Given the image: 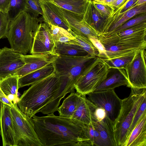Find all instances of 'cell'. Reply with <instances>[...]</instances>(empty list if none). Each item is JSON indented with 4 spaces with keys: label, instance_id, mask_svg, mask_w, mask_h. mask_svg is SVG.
<instances>
[{
    "label": "cell",
    "instance_id": "cell-20",
    "mask_svg": "<svg viewBox=\"0 0 146 146\" xmlns=\"http://www.w3.org/2000/svg\"><path fill=\"white\" fill-rule=\"evenodd\" d=\"M102 140L103 146H117L114 122L106 115L104 118L94 123Z\"/></svg>",
    "mask_w": 146,
    "mask_h": 146
},
{
    "label": "cell",
    "instance_id": "cell-28",
    "mask_svg": "<svg viewBox=\"0 0 146 146\" xmlns=\"http://www.w3.org/2000/svg\"><path fill=\"white\" fill-rule=\"evenodd\" d=\"M48 24L55 47L59 43L66 42L74 38L75 35L64 28L50 24Z\"/></svg>",
    "mask_w": 146,
    "mask_h": 146
},
{
    "label": "cell",
    "instance_id": "cell-25",
    "mask_svg": "<svg viewBox=\"0 0 146 146\" xmlns=\"http://www.w3.org/2000/svg\"><path fill=\"white\" fill-rule=\"evenodd\" d=\"M81 95L75 92H71L63 101L57 111L59 116L72 118L80 102Z\"/></svg>",
    "mask_w": 146,
    "mask_h": 146
},
{
    "label": "cell",
    "instance_id": "cell-35",
    "mask_svg": "<svg viewBox=\"0 0 146 146\" xmlns=\"http://www.w3.org/2000/svg\"><path fill=\"white\" fill-rule=\"evenodd\" d=\"M145 112H146V97L145 98L143 99L135 114L128 132L127 139Z\"/></svg>",
    "mask_w": 146,
    "mask_h": 146
},
{
    "label": "cell",
    "instance_id": "cell-41",
    "mask_svg": "<svg viewBox=\"0 0 146 146\" xmlns=\"http://www.w3.org/2000/svg\"><path fill=\"white\" fill-rule=\"evenodd\" d=\"M95 114L98 121L102 120L107 115L105 110L102 108L99 107H97L96 108Z\"/></svg>",
    "mask_w": 146,
    "mask_h": 146
},
{
    "label": "cell",
    "instance_id": "cell-36",
    "mask_svg": "<svg viewBox=\"0 0 146 146\" xmlns=\"http://www.w3.org/2000/svg\"><path fill=\"white\" fill-rule=\"evenodd\" d=\"M92 1L93 5L98 11L106 18L111 16L114 13L115 9L113 6Z\"/></svg>",
    "mask_w": 146,
    "mask_h": 146
},
{
    "label": "cell",
    "instance_id": "cell-1",
    "mask_svg": "<svg viewBox=\"0 0 146 146\" xmlns=\"http://www.w3.org/2000/svg\"><path fill=\"white\" fill-rule=\"evenodd\" d=\"M35 130L43 146H93L87 133V125L72 118L54 113L33 117Z\"/></svg>",
    "mask_w": 146,
    "mask_h": 146
},
{
    "label": "cell",
    "instance_id": "cell-39",
    "mask_svg": "<svg viewBox=\"0 0 146 146\" xmlns=\"http://www.w3.org/2000/svg\"><path fill=\"white\" fill-rule=\"evenodd\" d=\"M137 1V0H127L122 6L116 9L113 14L122 13L127 11L130 9Z\"/></svg>",
    "mask_w": 146,
    "mask_h": 146
},
{
    "label": "cell",
    "instance_id": "cell-9",
    "mask_svg": "<svg viewBox=\"0 0 146 146\" xmlns=\"http://www.w3.org/2000/svg\"><path fill=\"white\" fill-rule=\"evenodd\" d=\"M88 95V99L97 107L104 109L108 116L114 122L119 113L122 100L114 89L94 91Z\"/></svg>",
    "mask_w": 146,
    "mask_h": 146
},
{
    "label": "cell",
    "instance_id": "cell-23",
    "mask_svg": "<svg viewBox=\"0 0 146 146\" xmlns=\"http://www.w3.org/2000/svg\"><path fill=\"white\" fill-rule=\"evenodd\" d=\"M106 19L95 8L91 0H89L83 19L100 35L102 34L103 27Z\"/></svg>",
    "mask_w": 146,
    "mask_h": 146
},
{
    "label": "cell",
    "instance_id": "cell-44",
    "mask_svg": "<svg viewBox=\"0 0 146 146\" xmlns=\"http://www.w3.org/2000/svg\"><path fill=\"white\" fill-rule=\"evenodd\" d=\"M127 0H116L113 6L115 9L119 8L123 5Z\"/></svg>",
    "mask_w": 146,
    "mask_h": 146
},
{
    "label": "cell",
    "instance_id": "cell-7",
    "mask_svg": "<svg viewBox=\"0 0 146 146\" xmlns=\"http://www.w3.org/2000/svg\"><path fill=\"white\" fill-rule=\"evenodd\" d=\"M109 69L102 59L98 57L75 84L76 92L82 95H86L94 91L106 78Z\"/></svg>",
    "mask_w": 146,
    "mask_h": 146
},
{
    "label": "cell",
    "instance_id": "cell-27",
    "mask_svg": "<svg viewBox=\"0 0 146 146\" xmlns=\"http://www.w3.org/2000/svg\"><path fill=\"white\" fill-rule=\"evenodd\" d=\"M61 8L84 15L89 0H48Z\"/></svg>",
    "mask_w": 146,
    "mask_h": 146
},
{
    "label": "cell",
    "instance_id": "cell-30",
    "mask_svg": "<svg viewBox=\"0 0 146 146\" xmlns=\"http://www.w3.org/2000/svg\"><path fill=\"white\" fill-rule=\"evenodd\" d=\"M136 51L114 58L102 59L110 68H123L125 69L127 66L133 58Z\"/></svg>",
    "mask_w": 146,
    "mask_h": 146
},
{
    "label": "cell",
    "instance_id": "cell-21",
    "mask_svg": "<svg viewBox=\"0 0 146 146\" xmlns=\"http://www.w3.org/2000/svg\"><path fill=\"white\" fill-rule=\"evenodd\" d=\"M124 146H146V112L131 131Z\"/></svg>",
    "mask_w": 146,
    "mask_h": 146
},
{
    "label": "cell",
    "instance_id": "cell-11",
    "mask_svg": "<svg viewBox=\"0 0 146 146\" xmlns=\"http://www.w3.org/2000/svg\"><path fill=\"white\" fill-rule=\"evenodd\" d=\"M54 48L49 25L45 22H40L34 37L30 53H49L58 56Z\"/></svg>",
    "mask_w": 146,
    "mask_h": 146
},
{
    "label": "cell",
    "instance_id": "cell-40",
    "mask_svg": "<svg viewBox=\"0 0 146 146\" xmlns=\"http://www.w3.org/2000/svg\"><path fill=\"white\" fill-rule=\"evenodd\" d=\"M10 0H0V11L7 14Z\"/></svg>",
    "mask_w": 146,
    "mask_h": 146
},
{
    "label": "cell",
    "instance_id": "cell-42",
    "mask_svg": "<svg viewBox=\"0 0 146 146\" xmlns=\"http://www.w3.org/2000/svg\"><path fill=\"white\" fill-rule=\"evenodd\" d=\"M0 102L11 107L13 103L11 101L0 88Z\"/></svg>",
    "mask_w": 146,
    "mask_h": 146
},
{
    "label": "cell",
    "instance_id": "cell-5",
    "mask_svg": "<svg viewBox=\"0 0 146 146\" xmlns=\"http://www.w3.org/2000/svg\"><path fill=\"white\" fill-rule=\"evenodd\" d=\"M131 89L129 96L122 100L119 113L114 122L117 146H125L128 132L135 114L143 99L146 97V88Z\"/></svg>",
    "mask_w": 146,
    "mask_h": 146
},
{
    "label": "cell",
    "instance_id": "cell-33",
    "mask_svg": "<svg viewBox=\"0 0 146 146\" xmlns=\"http://www.w3.org/2000/svg\"><path fill=\"white\" fill-rule=\"evenodd\" d=\"M94 123L87 125V131L88 137L93 146H103L102 140Z\"/></svg>",
    "mask_w": 146,
    "mask_h": 146
},
{
    "label": "cell",
    "instance_id": "cell-37",
    "mask_svg": "<svg viewBox=\"0 0 146 146\" xmlns=\"http://www.w3.org/2000/svg\"><path fill=\"white\" fill-rule=\"evenodd\" d=\"M10 22L7 14L0 11V39L6 38Z\"/></svg>",
    "mask_w": 146,
    "mask_h": 146
},
{
    "label": "cell",
    "instance_id": "cell-17",
    "mask_svg": "<svg viewBox=\"0 0 146 146\" xmlns=\"http://www.w3.org/2000/svg\"><path fill=\"white\" fill-rule=\"evenodd\" d=\"M60 7L70 29L75 35L87 38L89 36L99 38V34L83 19L84 15L74 13Z\"/></svg>",
    "mask_w": 146,
    "mask_h": 146
},
{
    "label": "cell",
    "instance_id": "cell-12",
    "mask_svg": "<svg viewBox=\"0 0 146 146\" xmlns=\"http://www.w3.org/2000/svg\"><path fill=\"white\" fill-rule=\"evenodd\" d=\"M146 35V22L114 33L102 34L99 38L102 41L113 43H125Z\"/></svg>",
    "mask_w": 146,
    "mask_h": 146
},
{
    "label": "cell",
    "instance_id": "cell-8",
    "mask_svg": "<svg viewBox=\"0 0 146 146\" xmlns=\"http://www.w3.org/2000/svg\"><path fill=\"white\" fill-rule=\"evenodd\" d=\"M146 48L137 50L133 58L125 69L128 84L131 88H146Z\"/></svg>",
    "mask_w": 146,
    "mask_h": 146
},
{
    "label": "cell",
    "instance_id": "cell-14",
    "mask_svg": "<svg viewBox=\"0 0 146 146\" xmlns=\"http://www.w3.org/2000/svg\"><path fill=\"white\" fill-rule=\"evenodd\" d=\"M145 13L146 3L138 6H134L133 5L125 12L113 14L105 19L102 34L111 33L135 15Z\"/></svg>",
    "mask_w": 146,
    "mask_h": 146
},
{
    "label": "cell",
    "instance_id": "cell-22",
    "mask_svg": "<svg viewBox=\"0 0 146 146\" xmlns=\"http://www.w3.org/2000/svg\"><path fill=\"white\" fill-rule=\"evenodd\" d=\"M54 72V68L52 63L19 78L18 88L32 85Z\"/></svg>",
    "mask_w": 146,
    "mask_h": 146
},
{
    "label": "cell",
    "instance_id": "cell-16",
    "mask_svg": "<svg viewBox=\"0 0 146 146\" xmlns=\"http://www.w3.org/2000/svg\"><path fill=\"white\" fill-rule=\"evenodd\" d=\"M57 56L49 53L23 55L25 64L15 75L19 78L40 68L53 63Z\"/></svg>",
    "mask_w": 146,
    "mask_h": 146
},
{
    "label": "cell",
    "instance_id": "cell-34",
    "mask_svg": "<svg viewBox=\"0 0 146 146\" xmlns=\"http://www.w3.org/2000/svg\"><path fill=\"white\" fill-rule=\"evenodd\" d=\"M25 11L35 17H37L39 15H42L40 0H27Z\"/></svg>",
    "mask_w": 146,
    "mask_h": 146
},
{
    "label": "cell",
    "instance_id": "cell-32",
    "mask_svg": "<svg viewBox=\"0 0 146 146\" xmlns=\"http://www.w3.org/2000/svg\"><path fill=\"white\" fill-rule=\"evenodd\" d=\"M145 22H146V13L138 14L127 21L121 26L110 33H114L120 31Z\"/></svg>",
    "mask_w": 146,
    "mask_h": 146
},
{
    "label": "cell",
    "instance_id": "cell-24",
    "mask_svg": "<svg viewBox=\"0 0 146 146\" xmlns=\"http://www.w3.org/2000/svg\"><path fill=\"white\" fill-rule=\"evenodd\" d=\"M19 77L13 75L7 77L0 80V88L8 99L14 104H17L18 97Z\"/></svg>",
    "mask_w": 146,
    "mask_h": 146
},
{
    "label": "cell",
    "instance_id": "cell-43",
    "mask_svg": "<svg viewBox=\"0 0 146 146\" xmlns=\"http://www.w3.org/2000/svg\"><path fill=\"white\" fill-rule=\"evenodd\" d=\"M97 3L113 6L116 0H91Z\"/></svg>",
    "mask_w": 146,
    "mask_h": 146
},
{
    "label": "cell",
    "instance_id": "cell-3",
    "mask_svg": "<svg viewBox=\"0 0 146 146\" xmlns=\"http://www.w3.org/2000/svg\"><path fill=\"white\" fill-rule=\"evenodd\" d=\"M41 22L37 17L25 11L10 21L6 38L11 48L23 55L30 52L35 33Z\"/></svg>",
    "mask_w": 146,
    "mask_h": 146
},
{
    "label": "cell",
    "instance_id": "cell-4",
    "mask_svg": "<svg viewBox=\"0 0 146 146\" xmlns=\"http://www.w3.org/2000/svg\"><path fill=\"white\" fill-rule=\"evenodd\" d=\"M98 57L90 55L83 57H56L52 63L55 72L60 80L61 90L65 95L74 92L75 84Z\"/></svg>",
    "mask_w": 146,
    "mask_h": 146
},
{
    "label": "cell",
    "instance_id": "cell-31",
    "mask_svg": "<svg viewBox=\"0 0 146 146\" xmlns=\"http://www.w3.org/2000/svg\"><path fill=\"white\" fill-rule=\"evenodd\" d=\"M27 0H10L7 15L10 21L25 11Z\"/></svg>",
    "mask_w": 146,
    "mask_h": 146
},
{
    "label": "cell",
    "instance_id": "cell-2",
    "mask_svg": "<svg viewBox=\"0 0 146 146\" xmlns=\"http://www.w3.org/2000/svg\"><path fill=\"white\" fill-rule=\"evenodd\" d=\"M61 82L54 72L32 84L19 98L17 105L20 110L30 117L40 112L47 114L51 105L60 92Z\"/></svg>",
    "mask_w": 146,
    "mask_h": 146
},
{
    "label": "cell",
    "instance_id": "cell-18",
    "mask_svg": "<svg viewBox=\"0 0 146 146\" xmlns=\"http://www.w3.org/2000/svg\"><path fill=\"white\" fill-rule=\"evenodd\" d=\"M97 107L86 95H81L80 100L72 118L89 125L98 120L95 112Z\"/></svg>",
    "mask_w": 146,
    "mask_h": 146
},
{
    "label": "cell",
    "instance_id": "cell-26",
    "mask_svg": "<svg viewBox=\"0 0 146 146\" xmlns=\"http://www.w3.org/2000/svg\"><path fill=\"white\" fill-rule=\"evenodd\" d=\"M54 50L58 56L83 57L90 55L79 46L68 42L59 43L55 46Z\"/></svg>",
    "mask_w": 146,
    "mask_h": 146
},
{
    "label": "cell",
    "instance_id": "cell-45",
    "mask_svg": "<svg viewBox=\"0 0 146 146\" xmlns=\"http://www.w3.org/2000/svg\"><path fill=\"white\" fill-rule=\"evenodd\" d=\"M146 3V0H137L133 5L134 6H138Z\"/></svg>",
    "mask_w": 146,
    "mask_h": 146
},
{
    "label": "cell",
    "instance_id": "cell-10",
    "mask_svg": "<svg viewBox=\"0 0 146 146\" xmlns=\"http://www.w3.org/2000/svg\"><path fill=\"white\" fill-rule=\"evenodd\" d=\"M25 64L23 54L6 47L0 49V80L15 75Z\"/></svg>",
    "mask_w": 146,
    "mask_h": 146
},
{
    "label": "cell",
    "instance_id": "cell-19",
    "mask_svg": "<svg viewBox=\"0 0 146 146\" xmlns=\"http://www.w3.org/2000/svg\"><path fill=\"white\" fill-rule=\"evenodd\" d=\"M127 84L128 80L125 69L111 68L109 69L106 78L94 91L114 89L121 86H127Z\"/></svg>",
    "mask_w": 146,
    "mask_h": 146
},
{
    "label": "cell",
    "instance_id": "cell-6",
    "mask_svg": "<svg viewBox=\"0 0 146 146\" xmlns=\"http://www.w3.org/2000/svg\"><path fill=\"white\" fill-rule=\"evenodd\" d=\"M11 108L16 146H43L35 130L32 117L23 113L17 104L13 103Z\"/></svg>",
    "mask_w": 146,
    "mask_h": 146
},
{
    "label": "cell",
    "instance_id": "cell-15",
    "mask_svg": "<svg viewBox=\"0 0 146 146\" xmlns=\"http://www.w3.org/2000/svg\"><path fill=\"white\" fill-rule=\"evenodd\" d=\"M43 21L47 24L64 28L75 36L70 29L60 7L48 0H40Z\"/></svg>",
    "mask_w": 146,
    "mask_h": 146
},
{
    "label": "cell",
    "instance_id": "cell-29",
    "mask_svg": "<svg viewBox=\"0 0 146 146\" xmlns=\"http://www.w3.org/2000/svg\"><path fill=\"white\" fill-rule=\"evenodd\" d=\"M66 42L77 45L90 55L98 57L99 52L98 49L88 38L75 35L74 39Z\"/></svg>",
    "mask_w": 146,
    "mask_h": 146
},
{
    "label": "cell",
    "instance_id": "cell-38",
    "mask_svg": "<svg viewBox=\"0 0 146 146\" xmlns=\"http://www.w3.org/2000/svg\"><path fill=\"white\" fill-rule=\"evenodd\" d=\"M88 38L98 49L99 52L98 57L102 58H107L106 48L101 42L99 38L91 36H88Z\"/></svg>",
    "mask_w": 146,
    "mask_h": 146
},
{
    "label": "cell",
    "instance_id": "cell-13",
    "mask_svg": "<svg viewBox=\"0 0 146 146\" xmlns=\"http://www.w3.org/2000/svg\"><path fill=\"white\" fill-rule=\"evenodd\" d=\"M0 134L3 146H16L11 107L0 102Z\"/></svg>",
    "mask_w": 146,
    "mask_h": 146
}]
</instances>
